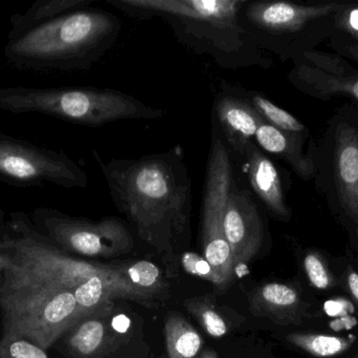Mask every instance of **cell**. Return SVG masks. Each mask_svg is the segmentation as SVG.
Masks as SVG:
<instances>
[{"label": "cell", "mask_w": 358, "mask_h": 358, "mask_svg": "<svg viewBox=\"0 0 358 358\" xmlns=\"http://www.w3.org/2000/svg\"><path fill=\"white\" fill-rule=\"evenodd\" d=\"M347 1L294 4L244 0L239 21L250 39L283 62L294 61L329 39Z\"/></svg>", "instance_id": "8992f818"}, {"label": "cell", "mask_w": 358, "mask_h": 358, "mask_svg": "<svg viewBox=\"0 0 358 358\" xmlns=\"http://www.w3.org/2000/svg\"><path fill=\"white\" fill-rule=\"evenodd\" d=\"M29 220L39 235L73 256L117 258L134 248L131 231L115 216L92 221L75 218L54 208L37 207Z\"/></svg>", "instance_id": "ba28073f"}, {"label": "cell", "mask_w": 358, "mask_h": 358, "mask_svg": "<svg viewBox=\"0 0 358 358\" xmlns=\"http://www.w3.org/2000/svg\"><path fill=\"white\" fill-rule=\"evenodd\" d=\"M6 233L3 231V210L0 208V237H3Z\"/></svg>", "instance_id": "1f68e13d"}, {"label": "cell", "mask_w": 358, "mask_h": 358, "mask_svg": "<svg viewBox=\"0 0 358 358\" xmlns=\"http://www.w3.org/2000/svg\"><path fill=\"white\" fill-rule=\"evenodd\" d=\"M308 153L315 189L358 239V106L346 102L336 109Z\"/></svg>", "instance_id": "52a82bcc"}, {"label": "cell", "mask_w": 358, "mask_h": 358, "mask_svg": "<svg viewBox=\"0 0 358 358\" xmlns=\"http://www.w3.org/2000/svg\"><path fill=\"white\" fill-rule=\"evenodd\" d=\"M299 303L298 292L284 284H265L250 294L252 315L269 317L273 321H289L296 313Z\"/></svg>", "instance_id": "ac0fdd59"}, {"label": "cell", "mask_w": 358, "mask_h": 358, "mask_svg": "<svg viewBox=\"0 0 358 358\" xmlns=\"http://www.w3.org/2000/svg\"><path fill=\"white\" fill-rule=\"evenodd\" d=\"M169 358H199L203 346L200 334L178 313H169L165 324Z\"/></svg>", "instance_id": "44dd1931"}, {"label": "cell", "mask_w": 358, "mask_h": 358, "mask_svg": "<svg viewBox=\"0 0 358 358\" xmlns=\"http://www.w3.org/2000/svg\"><path fill=\"white\" fill-rule=\"evenodd\" d=\"M309 138V136L282 132L262 121L255 137V142L265 153L285 162L301 180L309 182L315 178L313 157L304 149Z\"/></svg>", "instance_id": "2e32d148"}, {"label": "cell", "mask_w": 358, "mask_h": 358, "mask_svg": "<svg viewBox=\"0 0 358 358\" xmlns=\"http://www.w3.org/2000/svg\"><path fill=\"white\" fill-rule=\"evenodd\" d=\"M79 319L73 290L15 256L0 287V338H24L48 351Z\"/></svg>", "instance_id": "277c9868"}, {"label": "cell", "mask_w": 358, "mask_h": 358, "mask_svg": "<svg viewBox=\"0 0 358 358\" xmlns=\"http://www.w3.org/2000/svg\"><path fill=\"white\" fill-rule=\"evenodd\" d=\"M122 275L143 294L155 298L165 289V280L159 267L148 261L119 265Z\"/></svg>", "instance_id": "603a6c76"}, {"label": "cell", "mask_w": 358, "mask_h": 358, "mask_svg": "<svg viewBox=\"0 0 358 358\" xmlns=\"http://www.w3.org/2000/svg\"><path fill=\"white\" fill-rule=\"evenodd\" d=\"M15 250L12 242L8 235L0 237V287H1L2 277L6 269L10 268L14 263Z\"/></svg>", "instance_id": "f1b7e54d"}, {"label": "cell", "mask_w": 358, "mask_h": 358, "mask_svg": "<svg viewBox=\"0 0 358 358\" xmlns=\"http://www.w3.org/2000/svg\"><path fill=\"white\" fill-rule=\"evenodd\" d=\"M328 41L336 54L319 50L306 53L292 61L288 81L315 100L345 99L358 106V41L336 32Z\"/></svg>", "instance_id": "9c48e42d"}, {"label": "cell", "mask_w": 358, "mask_h": 358, "mask_svg": "<svg viewBox=\"0 0 358 358\" xmlns=\"http://www.w3.org/2000/svg\"><path fill=\"white\" fill-rule=\"evenodd\" d=\"M336 33L358 41V1H347L336 21Z\"/></svg>", "instance_id": "4316f807"}, {"label": "cell", "mask_w": 358, "mask_h": 358, "mask_svg": "<svg viewBox=\"0 0 358 358\" xmlns=\"http://www.w3.org/2000/svg\"><path fill=\"white\" fill-rule=\"evenodd\" d=\"M0 181L17 187L85 188L87 174L63 151L0 132Z\"/></svg>", "instance_id": "8fae6325"}, {"label": "cell", "mask_w": 358, "mask_h": 358, "mask_svg": "<svg viewBox=\"0 0 358 358\" xmlns=\"http://www.w3.org/2000/svg\"><path fill=\"white\" fill-rule=\"evenodd\" d=\"M304 267L309 281L315 288L324 290L329 287L331 281L327 269L319 256L315 254H307L304 260Z\"/></svg>", "instance_id": "83f0119b"}, {"label": "cell", "mask_w": 358, "mask_h": 358, "mask_svg": "<svg viewBox=\"0 0 358 358\" xmlns=\"http://www.w3.org/2000/svg\"><path fill=\"white\" fill-rule=\"evenodd\" d=\"M348 285L351 294L358 301V273H351L348 277Z\"/></svg>", "instance_id": "f546056e"}, {"label": "cell", "mask_w": 358, "mask_h": 358, "mask_svg": "<svg viewBox=\"0 0 358 358\" xmlns=\"http://www.w3.org/2000/svg\"><path fill=\"white\" fill-rule=\"evenodd\" d=\"M185 306L208 336L222 338L229 331L227 323L217 311L214 301L210 296L189 298L185 301Z\"/></svg>", "instance_id": "cb8c5ba5"}, {"label": "cell", "mask_w": 358, "mask_h": 358, "mask_svg": "<svg viewBox=\"0 0 358 358\" xmlns=\"http://www.w3.org/2000/svg\"><path fill=\"white\" fill-rule=\"evenodd\" d=\"M181 265L189 275L210 282L216 287L224 288L225 286L229 285L210 266V263L199 254L185 252L181 256Z\"/></svg>", "instance_id": "d4e9b609"}, {"label": "cell", "mask_w": 358, "mask_h": 358, "mask_svg": "<svg viewBox=\"0 0 358 358\" xmlns=\"http://www.w3.org/2000/svg\"><path fill=\"white\" fill-rule=\"evenodd\" d=\"M262 121L245 99L222 88L215 97L212 128L222 139L231 159L238 160L243 156L248 143L255 141Z\"/></svg>", "instance_id": "4fadbf2b"}, {"label": "cell", "mask_w": 358, "mask_h": 358, "mask_svg": "<svg viewBox=\"0 0 358 358\" xmlns=\"http://www.w3.org/2000/svg\"><path fill=\"white\" fill-rule=\"evenodd\" d=\"M287 342L315 357H332L350 348L355 338H336L320 334L292 333L287 336Z\"/></svg>", "instance_id": "7402d4cb"}, {"label": "cell", "mask_w": 358, "mask_h": 358, "mask_svg": "<svg viewBox=\"0 0 358 358\" xmlns=\"http://www.w3.org/2000/svg\"><path fill=\"white\" fill-rule=\"evenodd\" d=\"M220 88L245 99L265 123L288 134L311 136L310 130L303 122L285 109L275 105L264 95L229 83H222Z\"/></svg>", "instance_id": "ffe728a7"}, {"label": "cell", "mask_w": 358, "mask_h": 358, "mask_svg": "<svg viewBox=\"0 0 358 358\" xmlns=\"http://www.w3.org/2000/svg\"><path fill=\"white\" fill-rule=\"evenodd\" d=\"M238 160L241 161L252 195L273 216L282 221L290 220L292 212L287 203V187L275 162L255 141L248 143L243 156Z\"/></svg>", "instance_id": "5bb4252c"}, {"label": "cell", "mask_w": 358, "mask_h": 358, "mask_svg": "<svg viewBox=\"0 0 358 358\" xmlns=\"http://www.w3.org/2000/svg\"><path fill=\"white\" fill-rule=\"evenodd\" d=\"M0 358H48V351L24 338H0Z\"/></svg>", "instance_id": "484cf974"}, {"label": "cell", "mask_w": 358, "mask_h": 358, "mask_svg": "<svg viewBox=\"0 0 358 358\" xmlns=\"http://www.w3.org/2000/svg\"><path fill=\"white\" fill-rule=\"evenodd\" d=\"M121 31V19L113 13L84 8L6 40L4 57L17 69L86 71L115 46Z\"/></svg>", "instance_id": "3957f363"}, {"label": "cell", "mask_w": 358, "mask_h": 358, "mask_svg": "<svg viewBox=\"0 0 358 358\" xmlns=\"http://www.w3.org/2000/svg\"><path fill=\"white\" fill-rule=\"evenodd\" d=\"M199 358H218V355L216 354L215 351L208 349V350L204 351V352L200 355Z\"/></svg>", "instance_id": "4dcf8cb0"}, {"label": "cell", "mask_w": 358, "mask_h": 358, "mask_svg": "<svg viewBox=\"0 0 358 358\" xmlns=\"http://www.w3.org/2000/svg\"><path fill=\"white\" fill-rule=\"evenodd\" d=\"M92 157L113 204L138 237L159 252H172L191 219L192 180L180 149L108 161L94 149Z\"/></svg>", "instance_id": "6da1fadb"}, {"label": "cell", "mask_w": 358, "mask_h": 358, "mask_svg": "<svg viewBox=\"0 0 358 358\" xmlns=\"http://www.w3.org/2000/svg\"><path fill=\"white\" fill-rule=\"evenodd\" d=\"M236 178L233 159L216 130L206 163L201 206V241L203 258L229 284L235 260L222 229V214L231 183Z\"/></svg>", "instance_id": "30bf717a"}, {"label": "cell", "mask_w": 358, "mask_h": 358, "mask_svg": "<svg viewBox=\"0 0 358 358\" xmlns=\"http://www.w3.org/2000/svg\"><path fill=\"white\" fill-rule=\"evenodd\" d=\"M136 19L165 21L176 39L227 69L262 67L273 61L250 39L239 21L244 0H105Z\"/></svg>", "instance_id": "7a4b0ae2"}, {"label": "cell", "mask_w": 358, "mask_h": 358, "mask_svg": "<svg viewBox=\"0 0 358 358\" xmlns=\"http://www.w3.org/2000/svg\"><path fill=\"white\" fill-rule=\"evenodd\" d=\"M75 296L81 319L96 315L115 298H127L141 304H148L152 301L122 275L119 265L115 273L96 275L82 284L75 290Z\"/></svg>", "instance_id": "9a60e30c"}, {"label": "cell", "mask_w": 358, "mask_h": 358, "mask_svg": "<svg viewBox=\"0 0 358 358\" xmlns=\"http://www.w3.org/2000/svg\"><path fill=\"white\" fill-rule=\"evenodd\" d=\"M96 0H38L24 13L10 16L8 39H13L29 29L57 17L90 8Z\"/></svg>", "instance_id": "d6986e66"}, {"label": "cell", "mask_w": 358, "mask_h": 358, "mask_svg": "<svg viewBox=\"0 0 358 358\" xmlns=\"http://www.w3.org/2000/svg\"><path fill=\"white\" fill-rule=\"evenodd\" d=\"M222 229L233 252L235 266L256 258L264 242L262 214L252 191L234 179L222 214Z\"/></svg>", "instance_id": "7c38bea8"}, {"label": "cell", "mask_w": 358, "mask_h": 358, "mask_svg": "<svg viewBox=\"0 0 358 358\" xmlns=\"http://www.w3.org/2000/svg\"><path fill=\"white\" fill-rule=\"evenodd\" d=\"M108 343L106 322L96 313L79 319L52 347L58 346L67 358H98L108 349Z\"/></svg>", "instance_id": "e0dca14e"}, {"label": "cell", "mask_w": 358, "mask_h": 358, "mask_svg": "<svg viewBox=\"0 0 358 358\" xmlns=\"http://www.w3.org/2000/svg\"><path fill=\"white\" fill-rule=\"evenodd\" d=\"M0 109L17 115L42 113L90 128L166 116L164 109L147 105L131 95L98 88H0Z\"/></svg>", "instance_id": "5b68a950"}]
</instances>
